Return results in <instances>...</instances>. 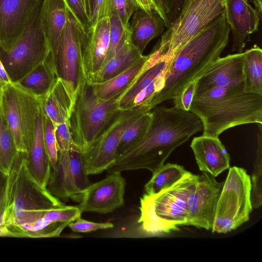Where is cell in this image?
Wrapping results in <instances>:
<instances>
[{"label": "cell", "instance_id": "836d02e7", "mask_svg": "<svg viewBox=\"0 0 262 262\" xmlns=\"http://www.w3.org/2000/svg\"><path fill=\"white\" fill-rule=\"evenodd\" d=\"M262 124H258V146L254 164V171L251 178V200L252 207L259 208L262 204Z\"/></svg>", "mask_w": 262, "mask_h": 262}, {"label": "cell", "instance_id": "c3c4849f", "mask_svg": "<svg viewBox=\"0 0 262 262\" xmlns=\"http://www.w3.org/2000/svg\"><path fill=\"white\" fill-rule=\"evenodd\" d=\"M8 177L9 176L4 173L0 169V194L7 183Z\"/></svg>", "mask_w": 262, "mask_h": 262}, {"label": "cell", "instance_id": "484cf974", "mask_svg": "<svg viewBox=\"0 0 262 262\" xmlns=\"http://www.w3.org/2000/svg\"><path fill=\"white\" fill-rule=\"evenodd\" d=\"M143 56L131 43L129 32L116 54L102 66L90 82L106 81L132 67Z\"/></svg>", "mask_w": 262, "mask_h": 262}, {"label": "cell", "instance_id": "52a82bcc", "mask_svg": "<svg viewBox=\"0 0 262 262\" xmlns=\"http://www.w3.org/2000/svg\"><path fill=\"white\" fill-rule=\"evenodd\" d=\"M45 1L40 0L35 8L14 46L8 51L0 50V60L12 83H17L49 55L42 23Z\"/></svg>", "mask_w": 262, "mask_h": 262}, {"label": "cell", "instance_id": "4316f807", "mask_svg": "<svg viewBox=\"0 0 262 262\" xmlns=\"http://www.w3.org/2000/svg\"><path fill=\"white\" fill-rule=\"evenodd\" d=\"M47 189L58 199L79 202L80 196L74 185L70 169L69 151H58L57 163L51 175Z\"/></svg>", "mask_w": 262, "mask_h": 262}, {"label": "cell", "instance_id": "d590c367", "mask_svg": "<svg viewBox=\"0 0 262 262\" xmlns=\"http://www.w3.org/2000/svg\"><path fill=\"white\" fill-rule=\"evenodd\" d=\"M109 18L110 22V43L103 65L116 54L124 42L127 34L130 32V29L125 30L118 16L115 12H111Z\"/></svg>", "mask_w": 262, "mask_h": 262}, {"label": "cell", "instance_id": "6da1fadb", "mask_svg": "<svg viewBox=\"0 0 262 262\" xmlns=\"http://www.w3.org/2000/svg\"><path fill=\"white\" fill-rule=\"evenodd\" d=\"M151 113V121L145 135L117 157L107 169L108 173L141 169L152 173L176 148L203 130L201 120L190 111L157 105Z\"/></svg>", "mask_w": 262, "mask_h": 262}, {"label": "cell", "instance_id": "7c38bea8", "mask_svg": "<svg viewBox=\"0 0 262 262\" xmlns=\"http://www.w3.org/2000/svg\"><path fill=\"white\" fill-rule=\"evenodd\" d=\"M84 34V30L69 10L61 36L55 67L58 78L66 83L74 95L80 85L88 80L83 63Z\"/></svg>", "mask_w": 262, "mask_h": 262}, {"label": "cell", "instance_id": "3957f363", "mask_svg": "<svg viewBox=\"0 0 262 262\" xmlns=\"http://www.w3.org/2000/svg\"><path fill=\"white\" fill-rule=\"evenodd\" d=\"M244 83L195 94L190 111L203 124V135L219 137L231 127L262 124V95L244 91Z\"/></svg>", "mask_w": 262, "mask_h": 262}, {"label": "cell", "instance_id": "30bf717a", "mask_svg": "<svg viewBox=\"0 0 262 262\" xmlns=\"http://www.w3.org/2000/svg\"><path fill=\"white\" fill-rule=\"evenodd\" d=\"M1 101L18 150L27 153L33 140L41 99L10 82L1 90Z\"/></svg>", "mask_w": 262, "mask_h": 262}, {"label": "cell", "instance_id": "5b68a950", "mask_svg": "<svg viewBox=\"0 0 262 262\" xmlns=\"http://www.w3.org/2000/svg\"><path fill=\"white\" fill-rule=\"evenodd\" d=\"M118 98L100 99L95 94L91 82L88 80L78 87L69 124L73 141L82 153L120 111Z\"/></svg>", "mask_w": 262, "mask_h": 262}, {"label": "cell", "instance_id": "ba28073f", "mask_svg": "<svg viewBox=\"0 0 262 262\" xmlns=\"http://www.w3.org/2000/svg\"><path fill=\"white\" fill-rule=\"evenodd\" d=\"M250 176L243 168H229L223 186L211 229L226 233L247 222L252 210Z\"/></svg>", "mask_w": 262, "mask_h": 262}, {"label": "cell", "instance_id": "ffe728a7", "mask_svg": "<svg viewBox=\"0 0 262 262\" xmlns=\"http://www.w3.org/2000/svg\"><path fill=\"white\" fill-rule=\"evenodd\" d=\"M200 170L216 177L229 168L230 158L219 137L202 135L190 144Z\"/></svg>", "mask_w": 262, "mask_h": 262}, {"label": "cell", "instance_id": "7402d4cb", "mask_svg": "<svg viewBox=\"0 0 262 262\" xmlns=\"http://www.w3.org/2000/svg\"><path fill=\"white\" fill-rule=\"evenodd\" d=\"M148 55L142 71L132 84L118 98L117 102L120 110H126L135 97L152 83L158 80L164 82L171 59L166 57L160 58L153 52Z\"/></svg>", "mask_w": 262, "mask_h": 262}, {"label": "cell", "instance_id": "681fc988", "mask_svg": "<svg viewBox=\"0 0 262 262\" xmlns=\"http://www.w3.org/2000/svg\"><path fill=\"white\" fill-rule=\"evenodd\" d=\"M81 2L82 3V5H83L84 11L91 21V9L90 0H81Z\"/></svg>", "mask_w": 262, "mask_h": 262}, {"label": "cell", "instance_id": "60d3db41", "mask_svg": "<svg viewBox=\"0 0 262 262\" xmlns=\"http://www.w3.org/2000/svg\"><path fill=\"white\" fill-rule=\"evenodd\" d=\"M54 128L58 151L79 149L72 138L69 122L56 124L54 125Z\"/></svg>", "mask_w": 262, "mask_h": 262}, {"label": "cell", "instance_id": "2e32d148", "mask_svg": "<svg viewBox=\"0 0 262 262\" xmlns=\"http://www.w3.org/2000/svg\"><path fill=\"white\" fill-rule=\"evenodd\" d=\"M40 0H0V50L15 44Z\"/></svg>", "mask_w": 262, "mask_h": 262}, {"label": "cell", "instance_id": "f6af8a7d", "mask_svg": "<svg viewBox=\"0 0 262 262\" xmlns=\"http://www.w3.org/2000/svg\"><path fill=\"white\" fill-rule=\"evenodd\" d=\"M140 9L146 11H155L151 0H134Z\"/></svg>", "mask_w": 262, "mask_h": 262}, {"label": "cell", "instance_id": "1f68e13d", "mask_svg": "<svg viewBox=\"0 0 262 262\" xmlns=\"http://www.w3.org/2000/svg\"><path fill=\"white\" fill-rule=\"evenodd\" d=\"M187 172L185 168L177 164H163L152 173L151 179L144 186L145 194L153 195L171 186Z\"/></svg>", "mask_w": 262, "mask_h": 262}, {"label": "cell", "instance_id": "d6986e66", "mask_svg": "<svg viewBox=\"0 0 262 262\" xmlns=\"http://www.w3.org/2000/svg\"><path fill=\"white\" fill-rule=\"evenodd\" d=\"M110 18L104 17L84 31L82 57L85 73L89 81L103 66L110 43Z\"/></svg>", "mask_w": 262, "mask_h": 262}, {"label": "cell", "instance_id": "ab89813d", "mask_svg": "<svg viewBox=\"0 0 262 262\" xmlns=\"http://www.w3.org/2000/svg\"><path fill=\"white\" fill-rule=\"evenodd\" d=\"M166 18L167 29L181 16L190 0H158Z\"/></svg>", "mask_w": 262, "mask_h": 262}, {"label": "cell", "instance_id": "f35d334b", "mask_svg": "<svg viewBox=\"0 0 262 262\" xmlns=\"http://www.w3.org/2000/svg\"><path fill=\"white\" fill-rule=\"evenodd\" d=\"M43 130L46 150L52 168L54 169L57 163L58 157V150L55 135L54 125L51 120L43 114Z\"/></svg>", "mask_w": 262, "mask_h": 262}, {"label": "cell", "instance_id": "74e56055", "mask_svg": "<svg viewBox=\"0 0 262 262\" xmlns=\"http://www.w3.org/2000/svg\"><path fill=\"white\" fill-rule=\"evenodd\" d=\"M107 3L110 15L112 11L115 12L124 28L129 30V20L133 14L140 9L135 2L134 0H107Z\"/></svg>", "mask_w": 262, "mask_h": 262}, {"label": "cell", "instance_id": "d6a6232c", "mask_svg": "<svg viewBox=\"0 0 262 262\" xmlns=\"http://www.w3.org/2000/svg\"><path fill=\"white\" fill-rule=\"evenodd\" d=\"M151 119V111L145 112L125 130L117 148V157L144 137L148 130Z\"/></svg>", "mask_w": 262, "mask_h": 262}, {"label": "cell", "instance_id": "e575fe53", "mask_svg": "<svg viewBox=\"0 0 262 262\" xmlns=\"http://www.w3.org/2000/svg\"><path fill=\"white\" fill-rule=\"evenodd\" d=\"M69 157L72 179L81 199L82 193L92 183L84 167L81 151L78 149L70 150Z\"/></svg>", "mask_w": 262, "mask_h": 262}, {"label": "cell", "instance_id": "f907efd6", "mask_svg": "<svg viewBox=\"0 0 262 262\" xmlns=\"http://www.w3.org/2000/svg\"><path fill=\"white\" fill-rule=\"evenodd\" d=\"M255 6V9L257 11L259 15L261 17L262 0H251Z\"/></svg>", "mask_w": 262, "mask_h": 262}, {"label": "cell", "instance_id": "8992f818", "mask_svg": "<svg viewBox=\"0 0 262 262\" xmlns=\"http://www.w3.org/2000/svg\"><path fill=\"white\" fill-rule=\"evenodd\" d=\"M26 154L18 152L17 173L5 215L7 228L33 221L49 210L65 205L33 177L26 165Z\"/></svg>", "mask_w": 262, "mask_h": 262}, {"label": "cell", "instance_id": "e0dca14e", "mask_svg": "<svg viewBox=\"0 0 262 262\" xmlns=\"http://www.w3.org/2000/svg\"><path fill=\"white\" fill-rule=\"evenodd\" d=\"M224 13L233 37L232 51L242 53L261 17L247 0H225Z\"/></svg>", "mask_w": 262, "mask_h": 262}, {"label": "cell", "instance_id": "83f0119b", "mask_svg": "<svg viewBox=\"0 0 262 262\" xmlns=\"http://www.w3.org/2000/svg\"><path fill=\"white\" fill-rule=\"evenodd\" d=\"M148 57V55H143L132 67L106 81L101 83L91 82L95 94L103 100L119 97L142 71Z\"/></svg>", "mask_w": 262, "mask_h": 262}, {"label": "cell", "instance_id": "9a60e30c", "mask_svg": "<svg viewBox=\"0 0 262 262\" xmlns=\"http://www.w3.org/2000/svg\"><path fill=\"white\" fill-rule=\"evenodd\" d=\"M81 213L77 206L64 205L49 210L33 221L8 229L14 237H58L70 223L80 217Z\"/></svg>", "mask_w": 262, "mask_h": 262}, {"label": "cell", "instance_id": "7bdbcfd3", "mask_svg": "<svg viewBox=\"0 0 262 262\" xmlns=\"http://www.w3.org/2000/svg\"><path fill=\"white\" fill-rule=\"evenodd\" d=\"M71 13L85 31L91 26V23L85 13L81 0H63Z\"/></svg>", "mask_w": 262, "mask_h": 262}, {"label": "cell", "instance_id": "ee69618b", "mask_svg": "<svg viewBox=\"0 0 262 262\" xmlns=\"http://www.w3.org/2000/svg\"><path fill=\"white\" fill-rule=\"evenodd\" d=\"M196 81L188 84L177 97L173 99L174 107L184 111H190L191 104L194 98Z\"/></svg>", "mask_w": 262, "mask_h": 262}, {"label": "cell", "instance_id": "7dc6e473", "mask_svg": "<svg viewBox=\"0 0 262 262\" xmlns=\"http://www.w3.org/2000/svg\"><path fill=\"white\" fill-rule=\"evenodd\" d=\"M155 11L161 16L166 23V18L162 8L158 0H151Z\"/></svg>", "mask_w": 262, "mask_h": 262}, {"label": "cell", "instance_id": "4fadbf2b", "mask_svg": "<svg viewBox=\"0 0 262 262\" xmlns=\"http://www.w3.org/2000/svg\"><path fill=\"white\" fill-rule=\"evenodd\" d=\"M224 183L206 172L199 175L188 197V226L207 230L211 229Z\"/></svg>", "mask_w": 262, "mask_h": 262}, {"label": "cell", "instance_id": "9c48e42d", "mask_svg": "<svg viewBox=\"0 0 262 262\" xmlns=\"http://www.w3.org/2000/svg\"><path fill=\"white\" fill-rule=\"evenodd\" d=\"M225 0H190L181 16L166 31L154 50L172 58L191 38L221 15Z\"/></svg>", "mask_w": 262, "mask_h": 262}, {"label": "cell", "instance_id": "44dd1931", "mask_svg": "<svg viewBox=\"0 0 262 262\" xmlns=\"http://www.w3.org/2000/svg\"><path fill=\"white\" fill-rule=\"evenodd\" d=\"M69 10L63 0L45 1L42 23L49 48V53L46 60L55 72L58 50L61 36L67 23Z\"/></svg>", "mask_w": 262, "mask_h": 262}, {"label": "cell", "instance_id": "5bb4252c", "mask_svg": "<svg viewBox=\"0 0 262 262\" xmlns=\"http://www.w3.org/2000/svg\"><path fill=\"white\" fill-rule=\"evenodd\" d=\"M106 177L92 183L82 193L77 206L81 213H111L123 206L126 185L121 172L108 173Z\"/></svg>", "mask_w": 262, "mask_h": 262}, {"label": "cell", "instance_id": "d4e9b609", "mask_svg": "<svg viewBox=\"0 0 262 262\" xmlns=\"http://www.w3.org/2000/svg\"><path fill=\"white\" fill-rule=\"evenodd\" d=\"M74 97L66 83L57 78L49 93L41 99L43 114L51 120L54 125L69 122Z\"/></svg>", "mask_w": 262, "mask_h": 262}, {"label": "cell", "instance_id": "603a6c76", "mask_svg": "<svg viewBox=\"0 0 262 262\" xmlns=\"http://www.w3.org/2000/svg\"><path fill=\"white\" fill-rule=\"evenodd\" d=\"M26 160L31 175L40 185L47 188L52 167L44 142L41 107L37 115L34 138Z\"/></svg>", "mask_w": 262, "mask_h": 262}, {"label": "cell", "instance_id": "4dcf8cb0", "mask_svg": "<svg viewBox=\"0 0 262 262\" xmlns=\"http://www.w3.org/2000/svg\"><path fill=\"white\" fill-rule=\"evenodd\" d=\"M0 89V169L9 176L16 161L18 150L2 110Z\"/></svg>", "mask_w": 262, "mask_h": 262}, {"label": "cell", "instance_id": "8d00e7d4", "mask_svg": "<svg viewBox=\"0 0 262 262\" xmlns=\"http://www.w3.org/2000/svg\"><path fill=\"white\" fill-rule=\"evenodd\" d=\"M18 164L19 158L18 153L13 168L9 176L5 186L0 194V237H12L10 232L5 225V215L12 186L17 176Z\"/></svg>", "mask_w": 262, "mask_h": 262}, {"label": "cell", "instance_id": "8fae6325", "mask_svg": "<svg viewBox=\"0 0 262 262\" xmlns=\"http://www.w3.org/2000/svg\"><path fill=\"white\" fill-rule=\"evenodd\" d=\"M143 110H120L102 130L92 145L82 153L88 175L102 172L114 163L116 150L125 130L143 113Z\"/></svg>", "mask_w": 262, "mask_h": 262}, {"label": "cell", "instance_id": "277c9868", "mask_svg": "<svg viewBox=\"0 0 262 262\" xmlns=\"http://www.w3.org/2000/svg\"><path fill=\"white\" fill-rule=\"evenodd\" d=\"M199 175L188 171L169 188L140 198L138 223L151 234L169 233L188 226L187 200Z\"/></svg>", "mask_w": 262, "mask_h": 262}, {"label": "cell", "instance_id": "7a4b0ae2", "mask_svg": "<svg viewBox=\"0 0 262 262\" xmlns=\"http://www.w3.org/2000/svg\"><path fill=\"white\" fill-rule=\"evenodd\" d=\"M230 29L224 12L187 41L173 56L161 90L155 96L151 110L173 100L197 80L220 57L227 46Z\"/></svg>", "mask_w": 262, "mask_h": 262}, {"label": "cell", "instance_id": "816d5d0a", "mask_svg": "<svg viewBox=\"0 0 262 262\" xmlns=\"http://www.w3.org/2000/svg\"><path fill=\"white\" fill-rule=\"evenodd\" d=\"M93 1H94V0H90L91 9V6H92V3H93Z\"/></svg>", "mask_w": 262, "mask_h": 262}, {"label": "cell", "instance_id": "f1b7e54d", "mask_svg": "<svg viewBox=\"0 0 262 262\" xmlns=\"http://www.w3.org/2000/svg\"><path fill=\"white\" fill-rule=\"evenodd\" d=\"M57 78L55 70L46 60L15 84L41 99L49 93Z\"/></svg>", "mask_w": 262, "mask_h": 262}, {"label": "cell", "instance_id": "cb8c5ba5", "mask_svg": "<svg viewBox=\"0 0 262 262\" xmlns=\"http://www.w3.org/2000/svg\"><path fill=\"white\" fill-rule=\"evenodd\" d=\"M167 29L166 23L155 11L138 9L133 14L130 25V40L142 54L148 43Z\"/></svg>", "mask_w": 262, "mask_h": 262}, {"label": "cell", "instance_id": "ac0fdd59", "mask_svg": "<svg viewBox=\"0 0 262 262\" xmlns=\"http://www.w3.org/2000/svg\"><path fill=\"white\" fill-rule=\"evenodd\" d=\"M244 53L220 57L197 80L195 94L244 83Z\"/></svg>", "mask_w": 262, "mask_h": 262}, {"label": "cell", "instance_id": "f546056e", "mask_svg": "<svg viewBox=\"0 0 262 262\" xmlns=\"http://www.w3.org/2000/svg\"><path fill=\"white\" fill-rule=\"evenodd\" d=\"M244 53V91L262 95V50L254 47Z\"/></svg>", "mask_w": 262, "mask_h": 262}, {"label": "cell", "instance_id": "b9f144b4", "mask_svg": "<svg viewBox=\"0 0 262 262\" xmlns=\"http://www.w3.org/2000/svg\"><path fill=\"white\" fill-rule=\"evenodd\" d=\"M68 226L74 232L86 233L112 228L114 224L110 222L96 223L79 217L70 223Z\"/></svg>", "mask_w": 262, "mask_h": 262}, {"label": "cell", "instance_id": "bcb514c9", "mask_svg": "<svg viewBox=\"0 0 262 262\" xmlns=\"http://www.w3.org/2000/svg\"><path fill=\"white\" fill-rule=\"evenodd\" d=\"M10 82H11L0 60V89H3Z\"/></svg>", "mask_w": 262, "mask_h": 262}]
</instances>
